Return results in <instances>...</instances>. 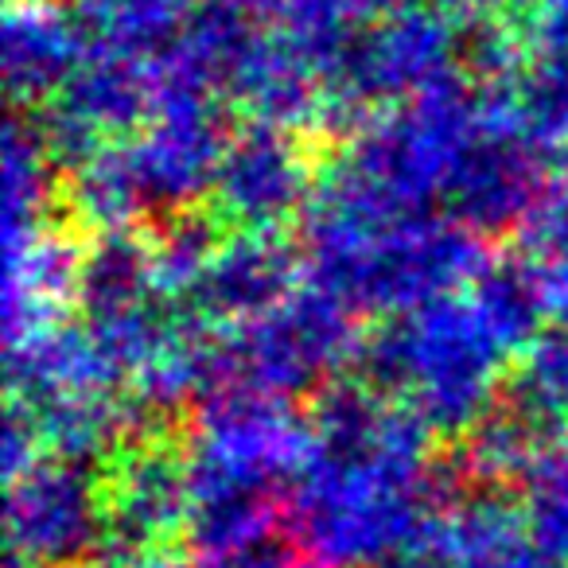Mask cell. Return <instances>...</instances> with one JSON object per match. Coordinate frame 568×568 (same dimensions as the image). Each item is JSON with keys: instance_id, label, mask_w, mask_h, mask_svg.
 I'll return each mask as SVG.
<instances>
[]
</instances>
